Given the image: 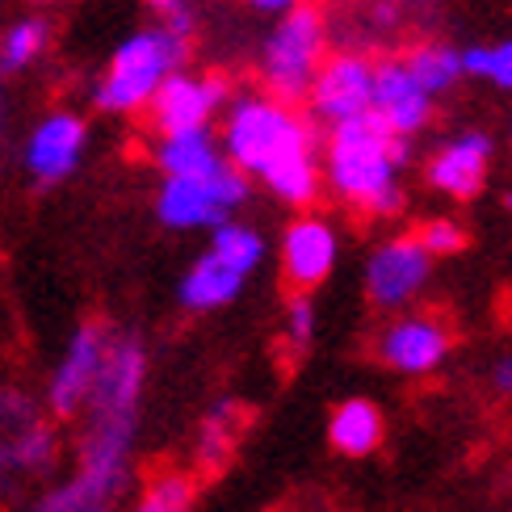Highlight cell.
<instances>
[{
    "instance_id": "6da1fadb",
    "label": "cell",
    "mask_w": 512,
    "mask_h": 512,
    "mask_svg": "<svg viewBox=\"0 0 512 512\" xmlns=\"http://www.w3.org/2000/svg\"><path fill=\"white\" fill-rule=\"evenodd\" d=\"M147 382V349L135 336H114L110 361L89 399V433L80 445V471L72 483L42 496L38 512H76L110 504L131 475V437L139 424V399Z\"/></svg>"
},
{
    "instance_id": "7a4b0ae2",
    "label": "cell",
    "mask_w": 512,
    "mask_h": 512,
    "mask_svg": "<svg viewBox=\"0 0 512 512\" xmlns=\"http://www.w3.org/2000/svg\"><path fill=\"white\" fill-rule=\"evenodd\" d=\"M223 152L248 177L265 181L286 206H311L319 198L315 131L277 97H244L231 105L223 126Z\"/></svg>"
},
{
    "instance_id": "3957f363",
    "label": "cell",
    "mask_w": 512,
    "mask_h": 512,
    "mask_svg": "<svg viewBox=\"0 0 512 512\" xmlns=\"http://www.w3.org/2000/svg\"><path fill=\"white\" fill-rule=\"evenodd\" d=\"M408 164V139L391 131V122L378 110L361 114L353 122L332 126L324 181L340 202L366 210L374 219H391L403 210L399 168Z\"/></svg>"
},
{
    "instance_id": "277c9868",
    "label": "cell",
    "mask_w": 512,
    "mask_h": 512,
    "mask_svg": "<svg viewBox=\"0 0 512 512\" xmlns=\"http://www.w3.org/2000/svg\"><path fill=\"white\" fill-rule=\"evenodd\" d=\"M185 59V38L173 30H147L126 38L110 59V72L97 84L93 101L110 114H131L152 105L160 93V84L177 72V63Z\"/></svg>"
},
{
    "instance_id": "5b68a950",
    "label": "cell",
    "mask_w": 512,
    "mask_h": 512,
    "mask_svg": "<svg viewBox=\"0 0 512 512\" xmlns=\"http://www.w3.org/2000/svg\"><path fill=\"white\" fill-rule=\"evenodd\" d=\"M324 68V17H319L311 5H298L282 17L265 42V84L277 101H303L311 97V84Z\"/></svg>"
},
{
    "instance_id": "8992f818",
    "label": "cell",
    "mask_w": 512,
    "mask_h": 512,
    "mask_svg": "<svg viewBox=\"0 0 512 512\" xmlns=\"http://www.w3.org/2000/svg\"><path fill=\"white\" fill-rule=\"evenodd\" d=\"M248 198V173L240 164L223 160L210 177H164L156 194V215L173 231L223 227L227 215Z\"/></svg>"
},
{
    "instance_id": "52a82bcc",
    "label": "cell",
    "mask_w": 512,
    "mask_h": 512,
    "mask_svg": "<svg viewBox=\"0 0 512 512\" xmlns=\"http://www.w3.org/2000/svg\"><path fill=\"white\" fill-rule=\"evenodd\" d=\"M454 353V328L433 311L395 315L387 328L374 336V357L403 378H429Z\"/></svg>"
},
{
    "instance_id": "ba28073f",
    "label": "cell",
    "mask_w": 512,
    "mask_h": 512,
    "mask_svg": "<svg viewBox=\"0 0 512 512\" xmlns=\"http://www.w3.org/2000/svg\"><path fill=\"white\" fill-rule=\"evenodd\" d=\"M110 349H114V336L105 324H97V319H84L72 332L68 349H63V361L55 366L51 387H47V408L55 420H68L80 408H89L105 361H110Z\"/></svg>"
},
{
    "instance_id": "9c48e42d",
    "label": "cell",
    "mask_w": 512,
    "mask_h": 512,
    "mask_svg": "<svg viewBox=\"0 0 512 512\" xmlns=\"http://www.w3.org/2000/svg\"><path fill=\"white\" fill-rule=\"evenodd\" d=\"M433 277V256L412 236L382 240L366 261V298L378 311H403L424 294Z\"/></svg>"
},
{
    "instance_id": "30bf717a",
    "label": "cell",
    "mask_w": 512,
    "mask_h": 512,
    "mask_svg": "<svg viewBox=\"0 0 512 512\" xmlns=\"http://www.w3.org/2000/svg\"><path fill=\"white\" fill-rule=\"evenodd\" d=\"M374 110V63L361 55H332L324 59L311 84V114L328 126L353 122Z\"/></svg>"
},
{
    "instance_id": "8fae6325",
    "label": "cell",
    "mask_w": 512,
    "mask_h": 512,
    "mask_svg": "<svg viewBox=\"0 0 512 512\" xmlns=\"http://www.w3.org/2000/svg\"><path fill=\"white\" fill-rule=\"evenodd\" d=\"M336 252H340V240L328 219L319 215H303L286 227L282 236V273L294 290H319L332 277L336 269Z\"/></svg>"
},
{
    "instance_id": "7c38bea8",
    "label": "cell",
    "mask_w": 512,
    "mask_h": 512,
    "mask_svg": "<svg viewBox=\"0 0 512 512\" xmlns=\"http://www.w3.org/2000/svg\"><path fill=\"white\" fill-rule=\"evenodd\" d=\"M227 101V80L223 76H181L173 72L160 93L152 97V126L160 135H177V131H194V126H206L210 114Z\"/></svg>"
},
{
    "instance_id": "4fadbf2b",
    "label": "cell",
    "mask_w": 512,
    "mask_h": 512,
    "mask_svg": "<svg viewBox=\"0 0 512 512\" xmlns=\"http://www.w3.org/2000/svg\"><path fill=\"white\" fill-rule=\"evenodd\" d=\"M492 152H496V143L487 139L483 131H462L450 143L437 147V156L429 160V168H424V181H429L445 198L471 202L483 189V181H487Z\"/></svg>"
},
{
    "instance_id": "5bb4252c",
    "label": "cell",
    "mask_w": 512,
    "mask_h": 512,
    "mask_svg": "<svg viewBox=\"0 0 512 512\" xmlns=\"http://www.w3.org/2000/svg\"><path fill=\"white\" fill-rule=\"evenodd\" d=\"M374 110L391 122V131L412 139L433 118V93L412 76L408 59L374 63Z\"/></svg>"
},
{
    "instance_id": "9a60e30c",
    "label": "cell",
    "mask_w": 512,
    "mask_h": 512,
    "mask_svg": "<svg viewBox=\"0 0 512 512\" xmlns=\"http://www.w3.org/2000/svg\"><path fill=\"white\" fill-rule=\"evenodd\" d=\"M84 122L76 114H51L47 122L38 126L30 135V147H26V168L34 173V181L42 185H55L72 173L80 164V152H84Z\"/></svg>"
},
{
    "instance_id": "2e32d148",
    "label": "cell",
    "mask_w": 512,
    "mask_h": 512,
    "mask_svg": "<svg viewBox=\"0 0 512 512\" xmlns=\"http://www.w3.org/2000/svg\"><path fill=\"white\" fill-rule=\"evenodd\" d=\"M387 437V416L374 399H345L328 416V445L340 458H370Z\"/></svg>"
},
{
    "instance_id": "e0dca14e",
    "label": "cell",
    "mask_w": 512,
    "mask_h": 512,
    "mask_svg": "<svg viewBox=\"0 0 512 512\" xmlns=\"http://www.w3.org/2000/svg\"><path fill=\"white\" fill-rule=\"evenodd\" d=\"M244 282H248V277H244L240 269H231L223 256L206 252V256H198V261L189 265V273L181 277L177 298H181L185 311L206 315V311H219V307H227V303H236L240 290H244Z\"/></svg>"
},
{
    "instance_id": "ac0fdd59",
    "label": "cell",
    "mask_w": 512,
    "mask_h": 512,
    "mask_svg": "<svg viewBox=\"0 0 512 512\" xmlns=\"http://www.w3.org/2000/svg\"><path fill=\"white\" fill-rule=\"evenodd\" d=\"M227 156L219 152L210 126H194V131L160 135L156 143V164L164 177H210Z\"/></svg>"
},
{
    "instance_id": "d6986e66",
    "label": "cell",
    "mask_w": 512,
    "mask_h": 512,
    "mask_svg": "<svg viewBox=\"0 0 512 512\" xmlns=\"http://www.w3.org/2000/svg\"><path fill=\"white\" fill-rule=\"evenodd\" d=\"M408 68H412V76H416L433 97L445 93V89H454V80L466 76V72H462V51L441 47V42H424V47H416V51L408 55Z\"/></svg>"
},
{
    "instance_id": "ffe728a7",
    "label": "cell",
    "mask_w": 512,
    "mask_h": 512,
    "mask_svg": "<svg viewBox=\"0 0 512 512\" xmlns=\"http://www.w3.org/2000/svg\"><path fill=\"white\" fill-rule=\"evenodd\" d=\"M210 252L215 256H223V261L231 265V269H240L244 277L261 265V256H265V240L256 236L252 227H244V223H223V227H215V236H210Z\"/></svg>"
},
{
    "instance_id": "44dd1931",
    "label": "cell",
    "mask_w": 512,
    "mask_h": 512,
    "mask_svg": "<svg viewBox=\"0 0 512 512\" xmlns=\"http://www.w3.org/2000/svg\"><path fill=\"white\" fill-rule=\"evenodd\" d=\"M236 399H223L210 408V416L202 420V441H198V454L210 462V466H219L231 450H236Z\"/></svg>"
},
{
    "instance_id": "7402d4cb",
    "label": "cell",
    "mask_w": 512,
    "mask_h": 512,
    "mask_svg": "<svg viewBox=\"0 0 512 512\" xmlns=\"http://www.w3.org/2000/svg\"><path fill=\"white\" fill-rule=\"evenodd\" d=\"M194 500H198V487L189 475H160L139 496L135 512H194Z\"/></svg>"
},
{
    "instance_id": "603a6c76",
    "label": "cell",
    "mask_w": 512,
    "mask_h": 512,
    "mask_svg": "<svg viewBox=\"0 0 512 512\" xmlns=\"http://www.w3.org/2000/svg\"><path fill=\"white\" fill-rule=\"evenodd\" d=\"M9 454H13V466H21V471H47L55 462V433L47 424H26L9 441Z\"/></svg>"
},
{
    "instance_id": "cb8c5ba5",
    "label": "cell",
    "mask_w": 512,
    "mask_h": 512,
    "mask_svg": "<svg viewBox=\"0 0 512 512\" xmlns=\"http://www.w3.org/2000/svg\"><path fill=\"white\" fill-rule=\"evenodd\" d=\"M416 240L429 248L433 261H437V256H458L466 248V227L454 223V219H424L416 227Z\"/></svg>"
},
{
    "instance_id": "d4e9b609",
    "label": "cell",
    "mask_w": 512,
    "mask_h": 512,
    "mask_svg": "<svg viewBox=\"0 0 512 512\" xmlns=\"http://www.w3.org/2000/svg\"><path fill=\"white\" fill-rule=\"evenodd\" d=\"M42 42H47V26L42 21H21V26L9 30L0 59H5V68H21V63H30L42 51Z\"/></svg>"
},
{
    "instance_id": "484cf974",
    "label": "cell",
    "mask_w": 512,
    "mask_h": 512,
    "mask_svg": "<svg viewBox=\"0 0 512 512\" xmlns=\"http://www.w3.org/2000/svg\"><path fill=\"white\" fill-rule=\"evenodd\" d=\"M286 340L294 353H307V345L315 340V303L303 290H294L286 303Z\"/></svg>"
},
{
    "instance_id": "4316f807",
    "label": "cell",
    "mask_w": 512,
    "mask_h": 512,
    "mask_svg": "<svg viewBox=\"0 0 512 512\" xmlns=\"http://www.w3.org/2000/svg\"><path fill=\"white\" fill-rule=\"evenodd\" d=\"M483 80H492L496 89H512V38L487 47V72Z\"/></svg>"
},
{
    "instance_id": "83f0119b",
    "label": "cell",
    "mask_w": 512,
    "mask_h": 512,
    "mask_svg": "<svg viewBox=\"0 0 512 512\" xmlns=\"http://www.w3.org/2000/svg\"><path fill=\"white\" fill-rule=\"evenodd\" d=\"M487 382H492L496 395L512 399V353H504V357L492 361V374H487Z\"/></svg>"
},
{
    "instance_id": "f1b7e54d",
    "label": "cell",
    "mask_w": 512,
    "mask_h": 512,
    "mask_svg": "<svg viewBox=\"0 0 512 512\" xmlns=\"http://www.w3.org/2000/svg\"><path fill=\"white\" fill-rule=\"evenodd\" d=\"M164 30L189 38V30H194V17H189V9H181V5H168V26Z\"/></svg>"
},
{
    "instance_id": "f546056e",
    "label": "cell",
    "mask_w": 512,
    "mask_h": 512,
    "mask_svg": "<svg viewBox=\"0 0 512 512\" xmlns=\"http://www.w3.org/2000/svg\"><path fill=\"white\" fill-rule=\"evenodd\" d=\"M256 9H265V13H290V9H298L303 0H252Z\"/></svg>"
},
{
    "instance_id": "4dcf8cb0",
    "label": "cell",
    "mask_w": 512,
    "mask_h": 512,
    "mask_svg": "<svg viewBox=\"0 0 512 512\" xmlns=\"http://www.w3.org/2000/svg\"><path fill=\"white\" fill-rule=\"evenodd\" d=\"M5 466H13V454H9V445H0V471H5Z\"/></svg>"
},
{
    "instance_id": "1f68e13d",
    "label": "cell",
    "mask_w": 512,
    "mask_h": 512,
    "mask_svg": "<svg viewBox=\"0 0 512 512\" xmlns=\"http://www.w3.org/2000/svg\"><path fill=\"white\" fill-rule=\"evenodd\" d=\"M76 512H110V504H89V508H76Z\"/></svg>"
},
{
    "instance_id": "d6a6232c",
    "label": "cell",
    "mask_w": 512,
    "mask_h": 512,
    "mask_svg": "<svg viewBox=\"0 0 512 512\" xmlns=\"http://www.w3.org/2000/svg\"><path fill=\"white\" fill-rule=\"evenodd\" d=\"M152 5H160V9H168V5H177V0H152Z\"/></svg>"
},
{
    "instance_id": "836d02e7",
    "label": "cell",
    "mask_w": 512,
    "mask_h": 512,
    "mask_svg": "<svg viewBox=\"0 0 512 512\" xmlns=\"http://www.w3.org/2000/svg\"><path fill=\"white\" fill-rule=\"evenodd\" d=\"M504 206H508V210H512V189H508V198H504Z\"/></svg>"
}]
</instances>
